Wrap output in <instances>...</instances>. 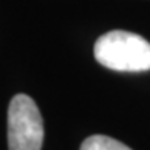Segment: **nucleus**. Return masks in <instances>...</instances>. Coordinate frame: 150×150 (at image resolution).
Wrapping results in <instances>:
<instances>
[{"instance_id": "nucleus-1", "label": "nucleus", "mask_w": 150, "mask_h": 150, "mask_svg": "<svg viewBox=\"0 0 150 150\" xmlns=\"http://www.w3.org/2000/svg\"><path fill=\"white\" fill-rule=\"evenodd\" d=\"M97 61L118 72H144L150 69V43L144 37L127 31L103 34L93 46Z\"/></svg>"}, {"instance_id": "nucleus-2", "label": "nucleus", "mask_w": 150, "mask_h": 150, "mask_svg": "<svg viewBox=\"0 0 150 150\" xmlns=\"http://www.w3.org/2000/svg\"><path fill=\"white\" fill-rule=\"evenodd\" d=\"M43 120L34 100L17 93L8 109V146L9 150H42Z\"/></svg>"}, {"instance_id": "nucleus-3", "label": "nucleus", "mask_w": 150, "mask_h": 150, "mask_svg": "<svg viewBox=\"0 0 150 150\" xmlns=\"http://www.w3.org/2000/svg\"><path fill=\"white\" fill-rule=\"evenodd\" d=\"M80 150H132L126 144L104 135H92L86 138Z\"/></svg>"}]
</instances>
